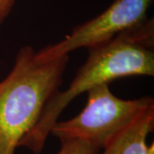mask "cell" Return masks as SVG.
<instances>
[{
    "label": "cell",
    "instance_id": "cell-1",
    "mask_svg": "<svg viewBox=\"0 0 154 154\" xmlns=\"http://www.w3.org/2000/svg\"><path fill=\"white\" fill-rule=\"evenodd\" d=\"M153 20L117 35L108 43L89 50L86 63L78 70L69 87L57 92L46 102L38 122L22 138L19 146L34 154L42 152L58 117L79 95L96 86L122 77L154 75Z\"/></svg>",
    "mask_w": 154,
    "mask_h": 154
},
{
    "label": "cell",
    "instance_id": "cell-2",
    "mask_svg": "<svg viewBox=\"0 0 154 154\" xmlns=\"http://www.w3.org/2000/svg\"><path fill=\"white\" fill-rule=\"evenodd\" d=\"M34 55L30 45L23 46L10 74L0 82V154H15L63 82L69 56L40 63Z\"/></svg>",
    "mask_w": 154,
    "mask_h": 154
},
{
    "label": "cell",
    "instance_id": "cell-3",
    "mask_svg": "<svg viewBox=\"0 0 154 154\" xmlns=\"http://www.w3.org/2000/svg\"><path fill=\"white\" fill-rule=\"evenodd\" d=\"M87 93L88 102L82 111L69 120L57 122L52 128L51 134L60 141L82 140L103 149L110 138L154 103L151 97L120 99L111 93L107 83Z\"/></svg>",
    "mask_w": 154,
    "mask_h": 154
},
{
    "label": "cell",
    "instance_id": "cell-4",
    "mask_svg": "<svg viewBox=\"0 0 154 154\" xmlns=\"http://www.w3.org/2000/svg\"><path fill=\"white\" fill-rule=\"evenodd\" d=\"M153 0H115L110 7L94 19L77 26L58 43L35 51L40 63L54 60L75 50L92 49L106 44L117 35L146 21V13Z\"/></svg>",
    "mask_w": 154,
    "mask_h": 154
},
{
    "label": "cell",
    "instance_id": "cell-5",
    "mask_svg": "<svg viewBox=\"0 0 154 154\" xmlns=\"http://www.w3.org/2000/svg\"><path fill=\"white\" fill-rule=\"evenodd\" d=\"M153 128L154 103L110 138L100 154H154L153 143L146 144Z\"/></svg>",
    "mask_w": 154,
    "mask_h": 154
},
{
    "label": "cell",
    "instance_id": "cell-6",
    "mask_svg": "<svg viewBox=\"0 0 154 154\" xmlns=\"http://www.w3.org/2000/svg\"><path fill=\"white\" fill-rule=\"evenodd\" d=\"M99 148L92 143L82 140L61 141V148L57 154H98Z\"/></svg>",
    "mask_w": 154,
    "mask_h": 154
},
{
    "label": "cell",
    "instance_id": "cell-7",
    "mask_svg": "<svg viewBox=\"0 0 154 154\" xmlns=\"http://www.w3.org/2000/svg\"><path fill=\"white\" fill-rule=\"evenodd\" d=\"M16 0H0V25L3 24L15 5Z\"/></svg>",
    "mask_w": 154,
    "mask_h": 154
}]
</instances>
